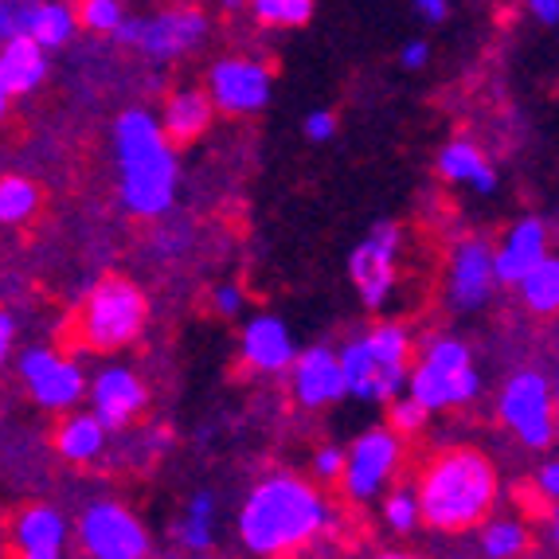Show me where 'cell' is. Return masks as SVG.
Returning a JSON list of instances; mask_svg holds the SVG:
<instances>
[{"label":"cell","instance_id":"obj_28","mask_svg":"<svg viewBox=\"0 0 559 559\" xmlns=\"http://www.w3.org/2000/svg\"><path fill=\"white\" fill-rule=\"evenodd\" d=\"M247 9L251 16L259 20L262 28H306L309 20H313V9H318V0H247Z\"/></svg>","mask_w":559,"mask_h":559},{"label":"cell","instance_id":"obj_32","mask_svg":"<svg viewBox=\"0 0 559 559\" xmlns=\"http://www.w3.org/2000/svg\"><path fill=\"white\" fill-rule=\"evenodd\" d=\"M212 313L224 321H235L247 313V294H242V286H235V282H224V286L212 289Z\"/></svg>","mask_w":559,"mask_h":559},{"label":"cell","instance_id":"obj_15","mask_svg":"<svg viewBox=\"0 0 559 559\" xmlns=\"http://www.w3.org/2000/svg\"><path fill=\"white\" fill-rule=\"evenodd\" d=\"M71 536H75L71 516H67L59 504L39 501L12 516L9 551L24 559H63L67 551H71Z\"/></svg>","mask_w":559,"mask_h":559},{"label":"cell","instance_id":"obj_13","mask_svg":"<svg viewBox=\"0 0 559 559\" xmlns=\"http://www.w3.org/2000/svg\"><path fill=\"white\" fill-rule=\"evenodd\" d=\"M86 395H91L94 419L103 423L110 435L130 430L150 407V388L126 364H106L94 380H86Z\"/></svg>","mask_w":559,"mask_h":559},{"label":"cell","instance_id":"obj_24","mask_svg":"<svg viewBox=\"0 0 559 559\" xmlns=\"http://www.w3.org/2000/svg\"><path fill=\"white\" fill-rule=\"evenodd\" d=\"M477 548L489 559H521L532 551V528L521 516H485L477 524Z\"/></svg>","mask_w":559,"mask_h":559},{"label":"cell","instance_id":"obj_20","mask_svg":"<svg viewBox=\"0 0 559 559\" xmlns=\"http://www.w3.org/2000/svg\"><path fill=\"white\" fill-rule=\"evenodd\" d=\"M157 121H160V130H165V138L180 150V145H192V141H200L212 130L215 106H212V98H207V91L185 86V91L168 94L165 110L157 114Z\"/></svg>","mask_w":559,"mask_h":559},{"label":"cell","instance_id":"obj_3","mask_svg":"<svg viewBox=\"0 0 559 559\" xmlns=\"http://www.w3.org/2000/svg\"><path fill=\"white\" fill-rule=\"evenodd\" d=\"M114 160H118V200L133 219H165L177 204L180 157L160 121L145 106H130L114 121Z\"/></svg>","mask_w":559,"mask_h":559},{"label":"cell","instance_id":"obj_8","mask_svg":"<svg viewBox=\"0 0 559 559\" xmlns=\"http://www.w3.org/2000/svg\"><path fill=\"white\" fill-rule=\"evenodd\" d=\"M497 415L516 435V442L528 450L556 447V392L551 380L536 368H521L504 380L497 395Z\"/></svg>","mask_w":559,"mask_h":559},{"label":"cell","instance_id":"obj_39","mask_svg":"<svg viewBox=\"0 0 559 559\" xmlns=\"http://www.w3.org/2000/svg\"><path fill=\"white\" fill-rule=\"evenodd\" d=\"M415 12H419L427 24H447L450 0H415Z\"/></svg>","mask_w":559,"mask_h":559},{"label":"cell","instance_id":"obj_4","mask_svg":"<svg viewBox=\"0 0 559 559\" xmlns=\"http://www.w3.org/2000/svg\"><path fill=\"white\" fill-rule=\"evenodd\" d=\"M145 321H150L145 289L138 282L110 274L83 298L75 321H71V341L83 353H121L145 333Z\"/></svg>","mask_w":559,"mask_h":559},{"label":"cell","instance_id":"obj_29","mask_svg":"<svg viewBox=\"0 0 559 559\" xmlns=\"http://www.w3.org/2000/svg\"><path fill=\"white\" fill-rule=\"evenodd\" d=\"M383 524L395 532V536H411L419 528V501H415V489L411 485H388L383 489Z\"/></svg>","mask_w":559,"mask_h":559},{"label":"cell","instance_id":"obj_16","mask_svg":"<svg viewBox=\"0 0 559 559\" xmlns=\"http://www.w3.org/2000/svg\"><path fill=\"white\" fill-rule=\"evenodd\" d=\"M289 392L294 403L306 411H325L345 400V376H341V360L336 348L329 345H309L306 353H294L289 360Z\"/></svg>","mask_w":559,"mask_h":559},{"label":"cell","instance_id":"obj_31","mask_svg":"<svg viewBox=\"0 0 559 559\" xmlns=\"http://www.w3.org/2000/svg\"><path fill=\"white\" fill-rule=\"evenodd\" d=\"M392 403V411H388V427L395 430V435H403V439H415L423 427L430 423V411L423 407L415 395H407V392H400L395 400H388Z\"/></svg>","mask_w":559,"mask_h":559},{"label":"cell","instance_id":"obj_7","mask_svg":"<svg viewBox=\"0 0 559 559\" xmlns=\"http://www.w3.org/2000/svg\"><path fill=\"white\" fill-rule=\"evenodd\" d=\"M79 551L91 559H150L153 556V536L141 524V516L130 504L98 497L79 513L75 536Z\"/></svg>","mask_w":559,"mask_h":559},{"label":"cell","instance_id":"obj_38","mask_svg":"<svg viewBox=\"0 0 559 559\" xmlns=\"http://www.w3.org/2000/svg\"><path fill=\"white\" fill-rule=\"evenodd\" d=\"M12 345H16V318H12L9 309H0V372H4V364H9Z\"/></svg>","mask_w":559,"mask_h":559},{"label":"cell","instance_id":"obj_27","mask_svg":"<svg viewBox=\"0 0 559 559\" xmlns=\"http://www.w3.org/2000/svg\"><path fill=\"white\" fill-rule=\"evenodd\" d=\"M44 207V188L32 177L9 173L0 177V227H24L32 224Z\"/></svg>","mask_w":559,"mask_h":559},{"label":"cell","instance_id":"obj_22","mask_svg":"<svg viewBox=\"0 0 559 559\" xmlns=\"http://www.w3.org/2000/svg\"><path fill=\"white\" fill-rule=\"evenodd\" d=\"M439 177L450 180V185H466L474 188L477 197H493L501 177L497 168L489 165V157L481 153V145H474L469 138L447 141L439 150Z\"/></svg>","mask_w":559,"mask_h":559},{"label":"cell","instance_id":"obj_18","mask_svg":"<svg viewBox=\"0 0 559 559\" xmlns=\"http://www.w3.org/2000/svg\"><path fill=\"white\" fill-rule=\"evenodd\" d=\"M294 333L286 329V321L274 318V313H259L242 325L239 336V356L242 364L259 376H282L294 360Z\"/></svg>","mask_w":559,"mask_h":559},{"label":"cell","instance_id":"obj_37","mask_svg":"<svg viewBox=\"0 0 559 559\" xmlns=\"http://www.w3.org/2000/svg\"><path fill=\"white\" fill-rule=\"evenodd\" d=\"M427 63H430V44H427V39H411V44L400 51L403 71H423Z\"/></svg>","mask_w":559,"mask_h":559},{"label":"cell","instance_id":"obj_25","mask_svg":"<svg viewBox=\"0 0 559 559\" xmlns=\"http://www.w3.org/2000/svg\"><path fill=\"white\" fill-rule=\"evenodd\" d=\"M215 516H219V501L212 489H197L188 497L185 516L177 521L173 536L185 551H212L215 548Z\"/></svg>","mask_w":559,"mask_h":559},{"label":"cell","instance_id":"obj_36","mask_svg":"<svg viewBox=\"0 0 559 559\" xmlns=\"http://www.w3.org/2000/svg\"><path fill=\"white\" fill-rule=\"evenodd\" d=\"M301 133H306L313 145H321V141H333L336 138V114L333 110L306 114V126H301Z\"/></svg>","mask_w":559,"mask_h":559},{"label":"cell","instance_id":"obj_26","mask_svg":"<svg viewBox=\"0 0 559 559\" xmlns=\"http://www.w3.org/2000/svg\"><path fill=\"white\" fill-rule=\"evenodd\" d=\"M513 289L521 294L524 309H528L532 318H544V321L556 318V309H559V259L548 251L521 282H516Z\"/></svg>","mask_w":559,"mask_h":559},{"label":"cell","instance_id":"obj_1","mask_svg":"<svg viewBox=\"0 0 559 559\" xmlns=\"http://www.w3.org/2000/svg\"><path fill=\"white\" fill-rule=\"evenodd\" d=\"M329 528H333V509H329L325 493L294 469H278V474L254 481L235 516L239 544L262 559L301 556Z\"/></svg>","mask_w":559,"mask_h":559},{"label":"cell","instance_id":"obj_19","mask_svg":"<svg viewBox=\"0 0 559 559\" xmlns=\"http://www.w3.org/2000/svg\"><path fill=\"white\" fill-rule=\"evenodd\" d=\"M51 51L39 47L28 32H16L0 44V86L9 98H28L44 86L47 71H51Z\"/></svg>","mask_w":559,"mask_h":559},{"label":"cell","instance_id":"obj_34","mask_svg":"<svg viewBox=\"0 0 559 559\" xmlns=\"http://www.w3.org/2000/svg\"><path fill=\"white\" fill-rule=\"evenodd\" d=\"M32 0H0V44L16 32H24V16H28Z\"/></svg>","mask_w":559,"mask_h":559},{"label":"cell","instance_id":"obj_42","mask_svg":"<svg viewBox=\"0 0 559 559\" xmlns=\"http://www.w3.org/2000/svg\"><path fill=\"white\" fill-rule=\"evenodd\" d=\"M219 4H224L227 12H242V9H247V0H219Z\"/></svg>","mask_w":559,"mask_h":559},{"label":"cell","instance_id":"obj_30","mask_svg":"<svg viewBox=\"0 0 559 559\" xmlns=\"http://www.w3.org/2000/svg\"><path fill=\"white\" fill-rule=\"evenodd\" d=\"M121 16H126V4H121V0H79L75 4L79 28L94 32V36H110L121 24Z\"/></svg>","mask_w":559,"mask_h":559},{"label":"cell","instance_id":"obj_21","mask_svg":"<svg viewBox=\"0 0 559 559\" xmlns=\"http://www.w3.org/2000/svg\"><path fill=\"white\" fill-rule=\"evenodd\" d=\"M106 439H110V430L94 419V411L71 407L63 411V419H59L56 435H51V447L71 466H94L106 454Z\"/></svg>","mask_w":559,"mask_h":559},{"label":"cell","instance_id":"obj_5","mask_svg":"<svg viewBox=\"0 0 559 559\" xmlns=\"http://www.w3.org/2000/svg\"><path fill=\"white\" fill-rule=\"evenodd\" d=\"M407 395L435 411H462L481 395V372L474 364V348L462 336H427L419 348V360L407 368Z\"/></svg>","mask_w":559,"mask_h":559},{"label":"cell","instance_id":"obj_14","mask_svg":"<svg viewBox=\"0 0 559 559\" xmlns=\"http://www.w3.org/2000/svg\"><path fill=\"white\" fill-rule=\"evenodd\" d=\"M497 274H493V242L462 239L450 251L447 262V301L454 313H477L485 301L493 298Z\"/></svg>","mask_w":559,"mask_h":559},{"label":"cell","instance_id":"obj_35","mask_svg":"<svg viewBox=\"0 0 559 559\" xmlns=\"http://www.w3.org/2000/svg\"><path fill=\"white\" fill-rule=\"evenodd\" d=\"M532 481H536V493H544V504H548V509H556V501H559V466H556V457H544L540 469L532 474Z\"/></svg>","mask_w":559,"mask_h":559},{"label":"cell","instance_id":"obj_9","mask_svg":"<svg viewBox=\"0 0 559 559\" xmlns=\"http://www.w3.org/2000/svg\"><path fill=\"white\" fill-rule=\"evenodd\" d=\"M403 450H407V439L395 435L392 427L364 430L360 439L345 450V469L336 477L341 497H345L348 504L380 501V493L395 481V474H400Z\"/></svg>","mask_w":559,"mask_h":559},{"label":"cell","instance_id":"obj_11","mask_svg":"<svg viewBox=\"0 0 559 559\" xmlns=\"http://www.w3.org/2000/svg\"><path fill=\"white\" fill-rule=\"evenodd\" d=\"M16 376L24 383V392L32 395L39 411L63 415V411L79 407L86 395V372L75 356H63L59 348L32 345L16 356Z\"/></svg>","mask_w":559,"mask_h":559},{"label":"cell","instance_id":"obj_2","mask_svg":"<svg viewBox=\"0 0 559 559\" xmlns=\"http://www.w3.org/2000/svg\"><path fill=\"white\" fill-rule=\"evenodd\" d=\"M411 489L419 501V524L439 536L474 532L501 497L497 466L477 447H447L430 454Z\"/></svg>","mask_w":559,"mask_h":559},{"label":"cell","instance_id":"obj_41","mask_svg":"<svg viewBox=\"0 0 559 559\" xmlns=\"http://www.w3.org/2000/svg\"><path fill=\"white\" fill-rule=\"evenodd\" d=\"M9 106H12V98L4 94V86H0V121L9 118Z\"/></svg>","mask_w":559,"mask_h":559},{"label":"cell","instance_id":"obj_6","mask_svg":"<svg viewBox=\"0 0 559 559\" xmlns=\"http://www.w3.org/2000/svg\"><path fill=\"white\" fill-rule=\"evenodd\" d=\"M212 32V20L200 9H165L157 16H121V24L110 32L114 44L133 47L138 56L150 63H177V59L192 56Z\"/></svg>","mask_w":559,"mask_h":559},{"label":"cell","instance_id":"obj_33","mask_svg":"<svg viewBox=\"0 0 559 559\" xmlns=\"http://www.w3.org/2000/svg\"><path fill=\"white\" fill-rule=\"evenodd\" d=\"M341 469H345V447H321L318 454H313V477H318L321 485H336Z\"/></svg>","mask_w":559,"mask_h":559},{"label":"cell","instance_id":"obj_40","mask_svg":"<svg viewBox=\"0 0 559 559\" xmlns=\"http://www.w3.org/2000/svg\"><path fill=\"white\" fill-rule=\"evenodd\" d=\"M528 12L540 20L544 28H556L559 24V0H528Z\"/></svg>","mask_w":559,"mask_h":559},{"label":"cell","instance_id":"obj_23","mask_svg":"<svg viewBox=\"0 0 559 559\" xmlns=\"http://www.w3.org/2000/svg\"><path fill=\"white\" fill-rule=\"evenodd\" d=\"M24 32H28L39 47H47V51H59V47L71 44L79 32L75 9H71L67 0H32L28 16H24Z\"/></svg>","mask_w":559,"mask_h":559},{"label":"cell","instance_id":"obj_12","mask_svg":"<svg viewBox=\"0 0 559 559\" xmlns=\"http://www.w3.org/2000/svg\"><path fill=\"white\" fill-rule=\"evenodd\" d=\"M207 98H212L215 114H235V118H247V114L266 110L274 94V75L262 59L251 56H224L207 67Z\"/></svg>","mask_w":559,"mask_h":559},{"label":"cell","instance_id":"obj_17","mask_svg":"<svg viewBox=\"0 0 559 559\" xmlns=\"http://www.w3.org/2000/svg\"><path fill=\"white\" fill-rule=\"evenodd\" d=\"M544 254H548V224H544L540 215L516 219V224L501 235V242L493 247L497 286H516Z\"/></svg>","mask_w":559,"mask_h":559},{"label":"cell","instance_id":"obj_10","mask_svg":"<svg viewBox=\"0 0 559 559\" xmlns=\"http://www.w3.org/2000/svg\"><path fill=\"white\" fill-rule=\"evenodd\" d=\"M400 251H403V227L383 219L364 235L348 254V282L356 286V298L368 313H383L400 282Z\"/></svg>","mask_w":559,"mask_h":559}]
</instances>
